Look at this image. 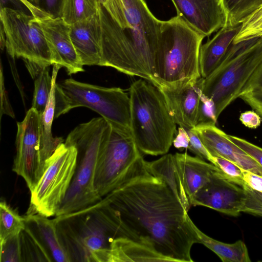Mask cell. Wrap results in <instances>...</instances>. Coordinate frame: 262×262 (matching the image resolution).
<instances>
[{
    "label": "cell",
    "mask_w": 262,
    "mask_h": 262,
    "mask_svg": "<svg viewBox=\"0 0 262 262\" xmlns=\"http://www.w3.org/2000/svg\"><path fill=\"white\" fill-rule=\"evenodd\" d=\"M227 136L232 142L253 158L262 167V148L244 139L229 135H227Z\"/></svg>",
    "instance_id": "cell-34"
},
{
    "label": "cell",
    "mask_w": 262,
    "mask_h": 262,
    "mask_svg": "<svg viewBox=\"0 0 262 262\" xmlns=\"http://www.w3.org/2000/svg\"><path fill=\"white\" fill-rule=\"evenodd\" d=\"M190 139L188 148L197 157L214 165V157L205 147L194 128L186 129Z\"/></svg>",
    "instance_id": "cell-33"
},
{
    "label": "cell",
    "mask_w": 262,
    "mask_h": 262,
    "mask_svg": "<svg viewBox=\"0 0 262 262\" xmlns=\"http://www.w3.org/2000/svg\"><path fill=\"white\" fill-rule=\"evenodd\" d=\"M26 227V219L5 201L0 203V242L20 234Z\"/></svg>",
    "instance_id": "cell-26"
},
{
    "label": "cell",
    "mask_w": 262,
    "mask_h": 262,
    "mask_svg": "<svg viewBox=\"0 0 262 262\" xmlns=\"http://www.w3.org/2000/svg\"><path fill=\"white\" fill-rule=\"evenodd\" d=\"M241 27L242 24L224 26L213 38L201 46L199 63L202 77H207L220 64Z\"/></svg>",
    "instance_id": "cell-19"
},
{
    "label": "cell",
    "mask_w": 262,
    "mask_h": 262,
    "mask_svg": "<svg viewBox=\"0 0 262 262\" xmlns=\"http://www.w3.org/2000/svg\"><path fill=\"white\" fill-rule=\"evenodd\" d=\"M244 178L246 184L251 189L262 192V176L244 170Z\"/></svg>",
    "instance_id": "cell-36"
},
{
    "label": "cell",
    "mask_w": 262,
    "mask_h": 262,
    "mask_svg": "<svg viewBox=\"0 0 262 262\" xmlns=\"http://www.w3.org/2000/svg\"><path fill=\"white\" fill-rule=\"evenodd\" d=\"M112 130L111 125L98 117L79 124L67 136L64 143L77 149V166L56 216L83 210L101 200L94 187L96 165L100 149Z\"/></svg>",
    "instance_id": "cell-4"
},
{
    "label": "cell",
    "mask_w": 262,
    "mask_h": 262,
    "mask_svg": "<svg viewBox=\"0 0 262 262\" xmlns=\"http://www.w3.org/2000/svg\"><path fill=\"white\" fill-rule=\"evenodd\" d=\"M52 73V85L48 101L43 113L40 115V155L43 162L46 165L47 160L53 154L58 146L63 142L61 137H53L52 125L55 109V84L59 70L61 67L54 64Z\"/></svg>",
    "instance_id": "cell-21"
},
{
    "label": "cell",
    "mask_w": 262,
    "mask_h": 262,
    "mask_svg": "<svg viewBox=\"0 0 262 262\" xmlns=\"http://www.w3.org/2000/svg\"><path fill=\"white\" fill-rule=\"evenodd\" d=\"M77 162V148L60 143L47 160L43 174L30 191L28 214H38L47 217L56 215L73 179Z\"/></svg>",
    "instance_id": "cell-7"
},
{
    "label": "cell",
    "mask_w": 262,
    "mask_h": 262,
    "mask_svg": "<svg viewBox=\"0 0 262 262\" xmlns=\"http://www.w3.org/2000/svg\"><path fill=\"white\" fill-rule=\"evenodd\" d=\"M225 18L224 26L241 25L262 6V0H219Z\"/></svg>",
    "instance_id": "cell-23"
},
{
    "label": "cell",
    "mask_w": 262,
    "mask_h": 262,
    "mask_svg": "<svg viewBox=\"0 0 262 262\" xmlns=\"http://www.w3.org/2000/svg\"><path fill=\"white\" fill-rule=\"evenodd\" d=\"M216 121L213 103L202 93L199 102L196 125L207 123L215 124Z\"/></svg>",
    "instance_id": "cell-31"
},
{
    "label": "cell",
    "mask_w": 262,
    "mask_h": 262,
    "mask_svg": "<svg viewBox=\"0 0 262 262\" xmlns=\"http://www.w3.org/2000/svg\"><path fill=\"white\" fill-rule=\"evenodd\" d=\"M189 141V137L186 130L179 126L176 137L172 142L174 146L179 149L188 148Z\"/></svg>",
    "instance_id": "cell-38"
},
{
    "label": "cell",
    "mask_w": 262,
    "mask_h": 262,
    "mask_svg": "<svg viewBox=\"0 0 262 262\" xmlns=\"http://www.w3.org/2000/svg\"><path fill=\"white\" fill-rule=\"evenodd\" d=\"M242 123L250 128L255 129L260 126L261 119L254 111H248L242 113L239 117Z\"/></svg>",
    "instance_id": "cell-35"
},
{
    "label": "cell",
    "mask_w": 262,
    "mask_h": 262,
    "mask_svg": "<svg viewBox=\"0 0 262 262\" xmlns=\"http://www.w3.org/2000/svg\"><path fill=\"white\" fill-rule=\"evenodd\" d=\"M212 157L230 160L242 169L262 176L261 166L250 156L232 142L227 134L215 124H199L193 128Z\"/></svg>",
    "instance_id": "cell-14"
},
{
    "label": "cell",
    "mask_w": 262,
    "mask_h": 262,
    "mask_svg": "<svg viewBox=\"0 0 262 262\" xmlns=\"http://www.w3.org/2000/svg\"><path fill=\"white\" fill-rule=\"evenodd\" d=\"M0 244L1 262L23 261L20 233L0 242Z\"/></svg>",
    "instance_id": "cell-30"
},
{
    "label": "cell",
    "mask_w": 262,
    "mask_h": 262,
    "mask_svg": "<svg viewBox=\"0 0 262 262\" xmlns=\"http://www.w3.org/2000/svg\"><path fill=\"white\" fill-rule=\"evenodd\" d=\"M238 98L259 115L262 122V62L245 84Z\"/></svg>",
    "instance_id": "cell-25"
},
{
    "label": "cell",
    "mask_w": 262,
    "mask_h": 262,
    "mask_svg": "<svg viewBox=\"0 0 262 262\" xmlns=\"http://www.w3.org/2000/svg\"><path fill=\"white\" fill-rule=\"evenodd\" d=\"M205 37L178 16L161 20L152 83L175 88L202 77L199 54Z\"/></svg>",
    "instance_id": "cell-2"
},
{
    "label": "cell",
    "mask_w": 262,
    "mask_h": 262,
    "mask_svg": "<svg viewBox=\"0 0 262 262\" xmlns=\"http://www.w3.org/2000/svg\"><path fill=\"white\" fill-rule=\"evenodd\" d=\"M213 157L214 165L221 170L227 180L244 188L248 187L244 178V169L230 160L219 157Z\"/></svg>",
    "instance_id": "cell-29"
},
{
    "label": "cell",
    "mask_w": 262,
    "mask_h": 262,
    "mask_svg": "<svg viewBox=\"0 0 262 262\" xmlns=\"http://www.w3.org/2000/svg\"><path fill=\"white\" fill-rule=\"evenodd\" d=\"M66 0H35L33 5L45 16L61 17Z\"/></svg>",
    "instance_id": "cell-32"
},
{
    "label": "cell",
    "mask_w": 262,
    "mask_h": 262,
    "mask_svg": "<svg viewBox=\"0 0 262 262\" xmlns=\"http://www.w3.org/2000/svg\"><path fill=\"white\" fill-rule=\"evenodd\" d=\"M0 17L5 35V47L12 58H21L41 67L54 64L42 29L35 16L21 10L1 7Z\"/></svg>",
    "instance_id": "cell-8"
},
{
    "label": "cell",
    "mask_w": 262,
    "mask_h": 262,
    "mask_svg": "<svg viewBox=\"0 0 262 262\" xmlns=\"http://www.w3.org/2000/svg\"><path fill=\"white\" fill-rule=\"evenodd\" d=\"M29 1H30V3H32L33 5L35 0H29Z\"/></svg>",
    "instance_id": "cell-42"
},
{
    "label": "cell",
    "mask_w": 262,
    "mask_h": 262,
    "mask_svg": "<svg viewBox=\"0 0 262 262\" xmlns=\"http://www.w3.org/2000/svg\"><path fill=\"white\" fill-rule=\"evenodd\" d=\"M174 157L170 170V182L178 200L188 211L194 195L214 172L221 170L211 163L187 153H176Z\"/></svg>",
    "instance_id": "cell-12"
},
{
    "label": "cell",
    "mask_w": 262,
    "mask_h": 262,
    "mask_svg": "<svg viewBox=\"0 0 262 262\" xmlns=\"http://www.w3.org/2000/svg\"><path fill=\"white\" fill-rule=\"evenodd\" d=\"M131 135L141 154L158 156L169 150L176 132L171 115L159 87L140 79L129 89Z\"/></svg>",
    "instance_id": "cell-3"
},
{
    "label": "cell",
    "mask_w": 262,
    "mask_h": 262,
    "mask_svg": "<svg viewBox=\"0 0 262 262\" xmlns=\"http://www.w3.org/2000/svg\"><path fill=\"white\" fill-rule=\"evenodd\" d=\"M16 154L12 170L25 181L30 191L38 183L46 167L40 155V115L31 107L17 123Z\"/></svg>",
    "instance_id": "cell-11"
},
{
    "label": "cell",
    "mask_w": 262,
    "mask_h": 262,
    "mask_svg": "<svg viewBox=\"0 0 262 262\" xmlns=\"http://www.w3.org/2000/svg\"><path fill=\"white\" fill-rule=\"evenodd\" d=\"M256 37H262V6L242 24L233 43Z\"/></svg>",
    "instance_id": "cell-28"
},
{
    "label": "cell",
    "mask_w": 262,
    "mask_h": 262,
    "mask_svg": "<svg viewBox=\"0 0 262 262\" xmlns=\"http://www.w3.org/2000/svg\"><path fill=\"white\" fill-rule=\"evenodd\" d=\"M262 62V37L232 43L218 67L203 79L202 92L213 103L216 119L239 95Z\"/></svg>",
    "instance_id": "cell-5"
},
{
    "label": "cell",
    "mask_w": 262,
    "mask_h": 262,
    "mask_svg": "<svg viewBox=\"0 0 262 262\" xmlns=\"http://www.w3.org/2000/svg\"><path fill=\"white\" fill-rule=\"evenodd\" d=\"M141 157L118 186L97 205L113 238L146 245L173 262H192L200 243L192 221L173 192Z\"/></svg>",
    "instance_id": "cell-1"
},
{
    "label": "cell",
    "mask_w": 262,
    "mask_h": 262,
    "mask_svg": "<svg viewBox=\"0 0 262 262\" xmlns=\"http://www.w3.org/2000/svg\"><path fill=\"white\" fill-rule=\"evenodd\" d=\"M130 134L112 128L102 145L96 162L94 187L102 199L116 188L141 157Z\"/></svg>",
    "instance_id": "cell-9"
},
{
    "label": "cell",
    "mask_w": 262,
    "mask_h": 262,
    "mask_svg": "<svg viewBox=\"0 0 262 262\" xmlns=\"http://www.w3.org/2000/svg\"><path fill=\"white\" fill-rule=\"evenodd\" d=\"M80 106L99 114L113 129L131 134L130 100L119 88H105L65 79L55 84L54 118Z\"/></svg>",
    "instance_id": "cell-6"
},
{
    "label": "cell",
    "mask_w": 262,
    "mask_h": 262,
    "mask_svg": "<svg viewBox=\"0 0 262 262\" xmlns=\"http://www.w3.org/2000/svg\"><path fill=\"white\" fill-rule=\"evenodd\" d=\"M192 227L198 235L200 243L216 254L223 262H250L245 244L239 240L233 244H227L215 240L201 231L193 223Z\"/></svg>",
    "instance_id": "cell-22"
},
{
    "label": "cell",
    "mask_w": 262,
    "mask_h": 262,
    "mask_svg": "<svg viewBox=\"0 0 262 262\" xmlns=\"http://www.w3.org/2000/svg\"><path fill=\"white\" fill-rule=\"evenodd\" d=\"M104 8H106L111 4L112 0H97Z\"/></svg>",
    "instance_id": "cell-40"
},
{
    "label": "cell",
    "mask_w": 262,
    "mask_h": 262,
    "mask_svg": "<svg viewBox=\"0 0 262 262\" xmlns=\"http://www.w3.org/2000/svg\"><path fill=\"white\" fill-rule=\"evenodd\" d=\"M191 205L207 207L232 216L242 212L262 216V204L254 190L230 182L221 170L214 172L196 192Z\"/></svg>",
    "instance_id": "cell-10"
},
{
    "label": "cell",
    "mask_w": 262,
    "mask_h": 262,
    "mask_svg": "<svg viewBox=\"0 0 262 262\" xmlns=\"http://www.w3.org/2000/svg\"><path fill=\"white\" fill-rule=\"evenodd\" d=\"M100 4L97 0H66L61 18L71 25L95 15Z\"/></svg>",
    "instance_id": "cell-24"
},
{
    "label": "cell",
    "mask_w": 262,
    "mask_h": 262,
    "mask_svg": "<svg viewBox=\"0 0 262 262\" xmlns=\"http://www.w3.org/2000/svg\"><path fill=\"white\" fill-rule=\"evenodd\" d=\"M255 192L262 204V192L255 190Z\"/></svg>",
    "instance_id": "cell-41"
},
{
    "label": "cell",
    "mask_w": 262,
    "mask_h": 262,
    "mask_svg": "<svg viewBox=\"0 0 262 262\" xmlns=\"http://www.w3.org/2000/svg\"><path fill=\"white\" fill-rule=\"evenodd\" d=\"M5 35L2 26L1 25V47L2 50L5 47Z\"/></svg>",
    "instance_id": "cell-39"
},
{
    "label": "cell",
    "mask_w": 262,
    "mask_h": 262,
    "mask_svg": "<svg viewBox=\"0 0 262 262\" xmlns=\"http://www.w3.org/2000/svg\"><path fill=\"white\" fill-rule=\"evenodd\" d=\"M177 16L205 37L220 30L225 18L219 0H171Z\"/></svg>",
    "instance_id": "cell-16"
},
{
    "label": "cell",
    "mask_w": 262,
    "mask_h": 262,
    "mask_svg": "<svg viewBox=\"0 0 262 262\" xmlns=\"http://www.w3.org/2000/svg\"><path fill=\"white\" fill-rule=\"evenodd\" d=\"M70 37L83 66H100L101 28L99 10L94 16L70 25Z\"/></svg>",
    "instance_id": "cell-18"
},
{
    "label": "cell",
    "mask_w": 262,
    "mask_h": 262,
    "mask_svg": "<svg viewBox=\"0 0 262 262\" xmlns=\"http://www.w3.org/2000/svg\"><path fill=\"white\" fill-rule=\"evenodd\" d=\"M204 78L175 87H159L176 124L191 129L197 124L198 112Z\"/></svg>",
    "instance_id": "cell-15"
},
{
    "label": "cell",
    "mask_w": 262,
    "mask_h": 262,
    "mask_svg": "<svg viewBox=\"0 0 262 262\" xmlns=\"http://www.w3.org/2000/svg\"><path fill=\"white\" fill-rule=\"evenodd\" d=\"M1 75V116L3 114H6L10 116L11 117L14 118V115L9 102L7 94L5 89L2 66Z\"/></svg>",
    "instance_id": "cell-37"
},
{
    "label": "cell",
    "mask_w": 262,
    "mask_h": 262,
    "mask_svg": "<svg viewBox=\"0 0 262 262\" xmlns=\"http://www.w3.org/2000/svg\"><path fill=\"white\" fill-rule=\"evenodd\" d=\"M49 67L43 69L33 79L34 91L32 107L41 115L46 106L52 85V78L49 74Z\"/></svg>",
    "instance_id": "cell-27"
},
{
    "label": "cell",
    "mask_w": 262,
    "mask_h": 262,
    "mask_svg": "<svg viewBox=\"0 0 262 262\" xmlns=\"http://www.w3.org/2000/svg\"><path fill=\"white\" fill-rule=\"evenodd\" d=\"M25 217L36 229V235L50 258L58 262L72 261L60 238L56 219L49 220L38 214H27Z\"/></svg>",
    "instance_id": "cell-20"
},
{
    "label": "cell",
    "mask_w": 262,
    "mask_h": 262,
    "mask_svg": "<svg viewBox=\"0 0 262 262\" xmlns=\"http://www.w3.org/2000/svg\"><path fill=\"white\" fill-rule=\"evenodd\" d=\"M90 261L173 262L146 245L122 237L114 238L108 248L92 251L90 255Z\"/></svg>",
    "instance_id": "cell-17"
},
{
    "label": "cell",
    "mask_w": 262,
    "mask_h": 262,
    "mask_svg": "<svg viewBox=\"0 0 262 262\" xmlns=\"http://www.w3.org/2000/svg\"><path fill=\"white\" fill-rule=\"evenodd\" d=\"M36 18L50 49L54 64L64 68L69 75L84 71L70 37V25L61 17L46 16Z\"/></svg>",
    "instance_id": "cell-13"
}]
</instances>
